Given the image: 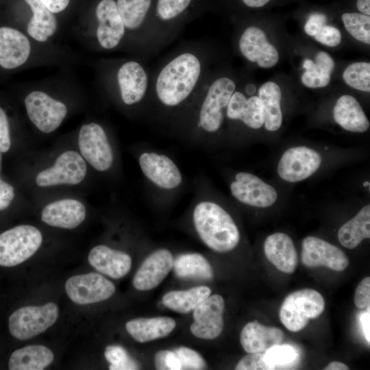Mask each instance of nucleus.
I'll list each match as a JSON object with an SVG mask.
<instances>
[{"instance_id": "nucleus-52", "label": "nucleus", "mask_w": 370, "mask_h": 370, "mask_svg": "<svg viewBox=\"0 0 370 370\" xmlns=\"http://www.w3.org/2000/svg\"><path fill=\"white\" fill-rule=\"evenodd\" d=\"M325 370H348L349 367L345 364L338 362V361H333L329 363L325 369Z\"/></svg>"}, {"instance_id": "nucleus-55", "label": "nucleus", "mask_w": 370, "mask_h": 370, "mask_svg": "<svg viewBox=\"0 0 370 370\" xmlns=\"http://www.w3.org/2000/svg\"><path fill=\"white\" fill-rule=\"evenodd\" d=\"M363 186H364L365 187L369 186V182H365L363 183Z\"/></svg>"}, {"instance_id": "nucleus-50", "label": "nucleus", "mask_w": 370, "mask_h": 370, "mask_svg": "<svg viewBox=\"0 0 370 370\" xmlns=\"http://www.w3.org/2000/svg\"><path fill=\"white\" fill-rule=\"evenodd\" d=\"M370 308L368 306L367 310L363 312L360 317V322L361 324L362 330L365 337L366 341L370 343Z\"/></svg>"}, {"instance_id": "nucleus-17", "label": "nucleus", "mask_w": 370, "mask_h": 370, "mask_svg": "<svg viewBox=\"0 0 370 370\" xmlns=\"http://www.w3.org/2000/svg\"><path fill=\"white\" fill-rule=\"evenodd\" d=\"M239 49L245 58L262 68L272 67L278 62V50L268 42L264 32L256 27L251 26L244 31Z\"/></svg>"}, {"instance_id": "nucleus-26", "label": "nucleus", "mask_w": 370, "mask_h": 370, "mask_svg": "<svg viewBox=\"0 0 370 370\" xmlns=\"http://www.w3.org/2000/svg\"><path fill=\"white\" fill-rule=\"evenodd\" d=\"M334 121L345 130L362 133L369 128L370 122L358 101L352 96L339 97L334 107Z\"/></svg>"}, {"instance_id": "nucleus-4", "label": "nucleus", "mask_w": 370, "mask_h": 370, "mask_svg": "<svg viewBox=\"0 0 370 370\" xmlns=\"http://www.w3.org/2000/svg\"><path fill=\"white\" fill-rule=\"evenodd\" d=\"M42 242L36 227L21 225L0 234V265L14 267L32 256Z\"/></svg>"}, {"instance_id": "nucleus-40", "label": "nucleus", "mask_w": 370, "mask_h": 370, "mask_svg": "<svg viewBox=\"0 0 370 370\" xmlns=\"http://www.w3.org/2000/svg\"><path fill=\"white\" fill-rule=\"evenodd\" d=\"M192 0H158L156 14L160 19L167 21L184 12Z\"/></svg>"}, {"instance_id": "nucleus-16", "label": "nucleus", "mask_w": 370, "mask_h": 370, "mask_svg": "<svg viewBox=\"0 0 370 370\" xmlns=\"http://www.w3.org/2000/svg\"><path fill=\"white\" fill-rule=\"evenodd\" d=\"M98 21L96 34L105 49L115 48L124 36L125 27L114 0H101L96 8Z\"/></svg>"}, {"instance_id": "nucleus-44", "label": "nucleus", "mask_w": 370, "mask_h": 370, "mask_svg": "<svg viewBox=\"0 0 370 370\" xmlns=\"http://www.w3.org/2000/svg\"><path fill=\"white\" fill-rule=\"evenodd\" d=\"M314 38L323 45L336 47L341 41V34L337 28L324 25L318 30Z\"/></svg>"}, {"instance_id": "nucleus-51", "label": "nucleus", "mask_w": 370, "mask_h": 370, "mask_svg": "<svg viewBox=\"0 0 370 370\" xmlns=\"http://www.w3.org/2000/svg\"><path fill=\"white\" fill-rule=\"evenodd\" d=\"M358 10L365 15H370V0H358L356 3Z\"/></svg>"}, {"instance_id": "nucleus-7", "label": "nucleus", "mask_w": 370, "mask_h": 370, "mask_svg": "<svg viewBox=\"0 0 370 370\" xmlns=\"http://www.w3.org/2000/svg\"><path fill=\"white\" fill-rule=\"evenodd\" d=\"M25 105L30 121L44 133L56 130L67 114L64 103L40 90L28 94Z\"/></svg>"}, {"instance_id": "nucleus-9", "label": "nucleus", "mask_w": 370, "mask_h": 370, "mask_svg": "<svg viewBox=\"0 0 370 370\" xmlns=\"http://www.w3.org/2000/svg\"><path fill=\"white\" fill-rule=\"evenodd\" d=\"M78 145L82 157L96 170L105 171L113 162V153L103 128L90 123L82 126Z\"/></svg>"}, {"instance_id": "nucleus-31", "label": "nucleus", "mask_w": 370, "mask_h": 370, "mask_svg": "<svg viewBox=\"0 0 370 370\" xmlns=\"http://www.w3.org/2000/svg\"><path fill=\"white\" fill-rule=\"evenodd\" d=\"M258 95L263 107L265 129L270 132L277 131L282 123L280 88L273 82H267L260 86Z\"/></svg>"}, {"instance_id": "nucleus-6", "label": "nucleus", "mask_w": 370, "mask_h": 370, "mask_svg": "<svg viewBox=\"0 0 370 370\" xmlns=\"http://www.w3.org/2000/svg\"><path fill=\"white\" fill-rule=\"evenodd\" d=\"M235 88L234 82L226 77L217 79L210 86L199 114V125L205 132L214 133L220 129Z\"/></svg>"}, {"instance_id": "nucleus-11", "label": "nucleus", "mask_w": 370, "mask_h": 370, "mask_svg": "<svg viewBox=\"0 0 370 370\" xmlns=\"http://www.w3.org/2000/svg\"><path fill=\"white\" fill-rule=\"evenodd\" d=\"M87 166L77 152L67 151L60 155L51 168L38 174V186L47 187L60 184H77L86 176Z\"/></svg>"}, {"instance_id": "nucleus-14", "label": "nucleus", "mask_w": 370, "mask_h": 370, "mask_svg": "<svg viewBox=\"0 0 370 370\" xmlns=\"http://www.w3.org/2000/svg\"><path fill=\"white\" fill-rule=\"evenodd\" d=\"M224 300L217 294L208 297L193 310L192 334L203 339H214L223 328Z\"/></svg>"}, {"instance_id": "nucleus-42", "label": "nucleus", "mask_w": 370, "mask_h": 370, "mask_svg": "<svg viewBox=\"0 0 370 370\" xmlns=\"http://www.w3.org/2000/svg\"><path fill=\"white\" fill-rule=\"evenodd\" d=\"M156 369L159 370H181V363L174 352L161 350L154 356Z\"/></svg>"}, {"instance_id": "nucleus-15", "label": "nucleus", "mask_w": 370, "mask_h": 370, "mask_svg": "<svg viewBox=\"0 0 370 370\" xmlns=\"http://www.w3.org/2000/svg\"><path fill=\"white\" fill-rule=\"evenodd\" d=\"M139 165L145 175L161 188L173 189L182 182L178 167L165 155L145 152L140 156Z\"/></svg>"}, {"instance_id": "nucleus-41", "label": "nucleus", "mask_w": 370, "mask_h": 370, "mask_svg": "<svg viewBox=\"0 0 370 370\" xmlns=\"http://www.w3.org/2000/svg\"><path fill=\"white\" fill-rule=\"evenodd\" d=\"M180 359L182 369L200 370L206 369V362L196 351L181 347L174 351Z\"/></svg>"}, {"instance_id": "nucleus-18", "label": "nucleus", "mask_w": 370, "mask_h": 370, "mask_svg": "<svg viewBox=\"0 0 370 370\" xmlns=\"http://www.w3.org/2000/svg\"><path fill=\"white\" fill-rule=\"evenodd\" d=\"M173 258L165 249L150 254L136 271L133 286L140 291H149L158 286L173 268Z\"/></svg>"}, {"instance_id": "nucleus-37", "label": "nucleus", "mask_w": 370, "mask_h": 370, "mask_svg": "<svg viewBox=\"0 0 370 370\" xmlns=\"http://www.w3.org/2000/svg\"><path fill=\"white\" fill-rule=\"evenodd\" d=\"M342 21L347 32L356 40L370 44V17L359 13H345Z\"/></svg>"}, {"instance_id": "nucleus-33", "label": "nucleus", "mask_w": 370, "mask_h": 370, "mask_svg": "<svg viewBox=\"0 0 370 370\" xmlns=\"http://www.w3.org/2000/svg\"><path fill=\"white\" fill-rule=\"evenodd\" d=\"M209 287L200 286L186 291H173L162 297V303L169 309L179 313L186 314L193 311L210 296Z\"/></svg>"}, {"instance_id": "nucleus-24", "label": "nucleus", "mask_w": 370, "mask_h": 370, "mask_svg": "<svg viewBox=\"0 0 370 370\" xmlns=\"http://www.w3.org/2000/svg\"><path fill=\"white\" fill-rule=\"evenodd\" d=\"M284 338V332L279 328L266 326L258 321L247 323L240 335L241 344L247 353L264 352Z\"/></svg>"}, {"instance_id": "nucleus-27", "label": "nucleus", "mask_w": 370, "mask_h": 370, "mask_svg": "<svg viewBox=\"0 0 370 370\" xmlns=\"http://www.w3.org/2000/svg\"><path fill=\"white\" fill-rule=\"evenodd\" d=\"M175 327V320L169 317L138 318L130 320L125 324L127 332L140 343L165 337Z\"/></svg>"}, {"instance_id": "nucleus-35", "label": "nucleus", "mask_w": 370, "mask_h": 370, "mask_svg": "<svg viewBox=\"0 0 370 370\" xmlns=\"http://www.w3.org/2000/svg\"><path fill=\"white\" fill-rule=\"evenodd\" d=\"M152 0H117L116 5L125 27L139 28L150 9Z\"/></svg>"}, {"instance_id": "nucleus-3", "label": "nucleus", "mask_w": 370, "mask_h": 370, "mask_svg": "<svg viewBox=\"0 0 370 370\" xmlns=\"http://www.w3.org/2000/svg\"><path fill=\"white\" fill-rule=\"evenodd\" d=\"M325 301L320 293L304 288L289 294L281 305L279 317L288 330H303L309 320L319 317L324 311Z\"/></svg>"}, {"instance_id": "nucleus-56", "label": "nucleus", "mask_w": 370, "mask_h": 370, "mask_svg": "<svg viewBox=\"0 0 370 370\" xmlns=\"http://www.w3.org/2000/svg\"><path fill=\"white\" fill-rule=\"evenodd\" d=\"M0 160H1V156H0Z\"/></svg>"}, {"instance_id": "nucleus-12", "label": "nucleus", "mask_w": 370, "mask_h": 370, "mask_svg": "<svg viewBox=\"0 0 370 370\" xmlns=\"http://www.w3.org/2000/svg\"><path fill=\"white\" fill-rule=\"evenodd\" d=\"M230 188L232 196L238 201L257 208L270 207L278 197L276 190L272 186L247 172L236 173Z\"/></svg>"}, {"instance_id": "nucleus-45", "label": "nucleus", "mask_w": 370, "mask_h": 370, "mask_svg": "<svg viewBox=\"0 0 370 370\" xmlns=\"http://www.w3.org/2000/svg\"><path fill=\"white\" fill-rule=\"evenodd\" d=\"M354 304L360 309L370 306V278L366 277L360 281L354 294Z\"/></svg>"}, {"instance_id": "nucleus-21", "label": "nucleus", "mask_w": 370, "mask_h": 370, "mask_svg": "<svg viewBox=\"0 0 370 370\" xmlns=\"http://www.w3.org/2000/svg\"><path fill=\"white\" fill-rule=\"evenodd\" d=\"M85 217V206L79 201L73 199L50 203L43 208L41 214V219L45 223L64 229L77 227Z\"/></svg>"}, {"instance_id": "nucleus-48", "label": "nucleus", "mask_w": 370, "mask_h": 370, "mask_svg": "<svg viewBox=\"0 0 370 370\" xmlns=\"http://www.w3.org/2000/svg\"><path fill=\"white\" fill-rule=\"evenodd\" d=\"M14 197V188L0 180V210L7 208Z\"/></svg>"}, {"instance_id": "nucleus-54", "label": "nucleus", "mask_w": 370, "mask_h": 370, "mask_svg": "<svg viewBox=\"0 0 370 370\" xmlns=\"http://www.w3.org/2000/svg\"><path fill=\"white\" fill-rule=\"evenodd\" d=\"M256 87L254 84H249L246 86V92L249 95H252L256 92Z\"/></svg>"}, {"instance_id": "nucleus-47", "label": "nucleus", "mask_w": 370, "mask_h": 370, "mask_svg": "<svg viewBox=\"0 0 370 370\" xmlns=\"http://www.w3.org/2000/svg\"><path fill=\"white\" fill-rule=\"evenodd\" d=\"M326 21L327 18L323 14L314 13L310 14L304 25L305 32L310 36H314L318 30L325 25Z\"/></svg>"}, {"instance_id": "nucleus-46", "label": "nucleus", "mask_w": 370, "mask_h": 370, "mask_svg": "<svg viewBox=\"0 0 370 370\" xmlns=\"http://www.w3.org/2000/svg\"><path fill=\"white\" fill-rule=\"evenodd\" d=\"M11 145L9 123L7 115L0 108V152H7Z\"/></svg>"}, {"instance_id": "nucleus-13", "label": "nucleus", "mask_w": 370, "mask_h": 370, "mask_svg": "<svg viewBox=\"0 0 370 370\" xmlns=\"http://www.w3.org/2000/svg\"><path fill=\"white\" fill-rule=\"evenodd\" d=\"M302 264L309 268L325 267L342 271L349 265V260L338 247L316 236H306L301 243Z\"/></svg>"}, {"instance_id": "nucleus-29", "label": "nucleus", "mask_w": 370, "mask_h": 370, "mask_svg": "<svg viewBox=\"0 0 370 370\" xmlns=\"http://www.w3.org/2000/svg\"><path fill=\"white\" fill-rule=\"evenodd\" d=\"M370 238V205L362 207L338 231L340 243L347 249H354L365 238Z\"/></svg>"}, {"instance_id": "nucleus-36", "label": "nucleus", "mask_w": 370, "mask_h": 370, "mask_svg": "<svg viewBox=\"0 0 370 370\" xmlns=\"http://www.w3.org/2000/svg\"><path fill=\"white\" fill-rule=\"evenodd\" d=\"M298 357L295 349L290 345H276L264 352L263 360L271 369L288 367Z\"/></svg>"}, {"instance_id": "nucleus-53", "label": "nucleus", "mask_w": 370, "mask_h": 370, "mask_svg": "<svg viewBox=\"0 0 370 370\" xmlns=\"http://www.w3.org/2000/svg\"><path fill=\"white\" fill-rule=\"evenodd\" d=\"M270 0H243V3L251 8H260L267 4Z\"/></svg>"}, {"instance_id": "nucleus-1", "label": "nucleus", "mask_w": 370, "mask_h": 370, "mask_svg": "<svg viewBox=\"0 0 370 370\" xmlns=\"http://www.w3.org/2000/svg\"><path fill=\"white\" fill-rule=\"evenodd\" d=\"M201 62L190 52L180 53L160 70L155 84L156 93L164 106L175 107L185 101L197 86Z\"/></svg>"}, {"instance_id": "nucleus-28", "label": "nucleus", "mask_w": 370, "mask_h": 370, "mask_svg": "<svg viewBox=\"0 0 370 370\" xmlns=\"http://www.w3.org/2000/svg\"><path fill=\"white\" fill-rule=\"evenodd\" d=\"M54 355L48 347L32 345L15 350L11 355L10 370H42L53 360Z\"/></svg>"}, {"instance_id": "nucleus-10", "label": "nucleus", "mask_w": 370, "mask_h": 370, "mask_svg": "<svg viewBox=\"0 0 370 370\" xmlns=\"http://www.w3.org/2000/svg\"><path fill=\"white\" fill-rule=\"evenodd\" d=\"M65 291L72 301L85 305L108 299L114 293L115 286L101 274L92 272L69 278Z\"/></svg>"}, {"instance_id": "nucleus-5", "label": "nucleus", "mask_w": 370, "mask_h": 370, "mask_svg": "<svg viewBox=\"0 0 370 370\" xmlns=\"http://www.w3.org/2000/svg\"><path fill=\"white\" fill-rule=\"evenodd\" d=\"M58 317V307L52 302L40 306L22 307L9 317V330L16 338L27 340L46 331Z\"/></svg>"}, {"instance_id": "nucleus-43", "label": "nucleus", "mask_w": 370, "mask_h": 370, "mask_svg": "<svg viewBox=\"0 0 370 370\" xmlns=\"http://www.w3.org/2000/svg\"><path fill=\"white\" fill-rule=\"evenodd\" d=\"M264 352L249 353L236 365V370H270L263 360Z\"/></svg>"}, {"instance_id": "nucleus-25", "label": "nucleus", "mask_w": 370, "mask_h": 370, "mask_svg": "<svg viewBox=\"0 0 370 370\" xmlns=\"http://www.w3.org/2000/svg\"><path fill=\"white\" fill-rule=\"evenodd\" d=\"M226 116L232 120L241 121L247 127L259 129L264 122L260 99L251 96L249 99L241 92L234 91L226 108Z\"/></svg>"}, {"instance_id": "nucleus-38", "label": "nucleus", "mask_w": 370, "mask_h": 370, "mask_svg": "<svg viewBox=\"0 0 370 370\" xmlns=\"http://www.w3.org/2000/svg\"><path fill=\"white\" fill-rule=\"evenodd\" d=\"M343 79L349 86L365 92L370 91V64L354 62L345 70Z\"/></svg>"}, {"instance_id": "nucleus-22", "label": "nucleus", "mask_w": 370, "mask_h": 370, "mask_svg": "<svg viewBox=\"0 0 370 370\" xmlns=\"http://www.w3.org/2000/svg\"><path fill=\"white\" fill-rule=\"evenodd\" d=\"M267 259L279 271L293 273L297 266V254L292 238L286 234L275 232L267 236L264 244Z\"/></svg>"}, {"instance_id": "nucleus-34", "label": "nucleus", "mask_w": 370, "mask_h": 370, "mask_svg": "<svg viewBox=\"0 0 370 370\" xmlns=\"http://www.w3.org/2000/svg\"><path fill=\"white\" fill-rule=\"evenodd\" d=\"M173 267L175 274L182 278L210 280L213 271L208 261L197 253L186 254L178 256Z\"/></svg>"}, {"instance_id": "nucleus-23", "label": "nucleus", "mask_w": 370, "mask_h": 370, "mask_svg": "<svg viewBox=\"0 0 370 370\" xmlns=\"http://www.w3.org/2000/svg\"><path fill=\"white\" fill-rule=\"evenodd\" d=\"M88 262L96 270L114 279L125 276L132 267L128 254L101 245L90 250Z\"/></svg>"}, {"instance_id": "nucleus-39", "label": "nucleus", "mask_w": 370, "mask_h": 370, "mask_svg": "<svg viewBox=\"0 0 370 370\" xmlns=\"http://www.w3.org/2000/svg\"><path fill=\"white\" fill-rule=\"evenodd\" d=\"M104 356L110 364L109 367L110 370H134L138 369L137 363L121 346H108L106 348Z\"/></svg>"}, {"instance_id": "nucleus-20", "label": "nucleus", "mask_w": 370, "mask_h": 370, "mask_svg": "<svg viewBox=\"0 0 370 370\" xmlns=\"http://www.w3.org/2000/svg\"><path fill=\"white\" fill-rule=\"evenodd\" d=\"M31 52L28 38L9 27H0V66L12 69L26 62Z\"/></svg>"}, {"instance_id": "nucleus-19", "label": "nucleus", "mask_w": 370, "mask_h": 370, "mask_svg": "<svg viewBox=\"0 0 370 370\" xmlns=\"http://www.w3.org/2000/svg\"><path fill=\"white\" fill-rule=\"evenodd\" d=\"M116 77L124 103L133 105L143 99L148 87V76L140 63L136 61L125 62L119 69Z\"/></svg>"}, {"instance_id": "nucleus-30", "label": "nucleus", "mask_w": 370, "mask_h": 370, "mask_svg": "<svg viewBox=\"0 0 370 370\" xmlns=\"http://www.w3.org/2000/svg\"><path fill=\"white\" fill-rule=\"evenodd\" d=\"M32 12L28 25V34L38 42H45L57 30L58 22L51 12L40 0H25Z\"/></svg>"}, {"instance_id": "nucleus-49", "label": "nucleus", "mask_w": 370, "mask_h": 370, "mask_svg": "<svg viewBox=\"0 0 370 370\" xmlns=\"http://www.w3.org/2000/svg\"><path fill=\"white\" fill-rule=\"evenodd\" d=\"M51 12L59 13L66 8L70 0H40Z\"/></svg>"}, {"instance_id": "nucleus-2", "label": "nucleus", "mask_w": 370, "mask_h": 370, "mask_svg": "<svg viewBox=\"0 0 370 370\" xmlns=\"http://www.w3.org/2000/svg\"><path fill=\"white\" fill-rule=\"evenodd\" d=\"M195 230L201 241L216 252L233 250L241 238L237 225L221 206L210 201H201L193 210Z\"/></svg>"}, {"instance_id": "nucleus-8", "label": "nucleus", "mask_w": 370, "mask_h": 370, "mask_svg": "<svg viewBox=\"0 0 370 370\" xmlns=\"http://www.w3.org/2000/svg\"><path fill=\"white\" fill-rule=\"evenodd\" d=\"M321 162L322 156L317 151L306 146L293 147L282 155L278 173L286 182H299L317 172Z\"/></svg>"}, {"instance_id": "nucleus-32", "label": "nucleus", "mask_w": 370, "mask_h": 370, "mask_svg": "<svg viewBox=\"0 0 370 370\" xmlns=\"http://www.w3.org/2000/svg\"><path fill=\"white\" fill-rule=\"evenodd\" d=\"M303 67L306 69L301 77L303 84L308 88H322L330 83L334 61L328 53L320 51L314 62L310 59L304 60Z\"/></svg>"}]
</instances>
